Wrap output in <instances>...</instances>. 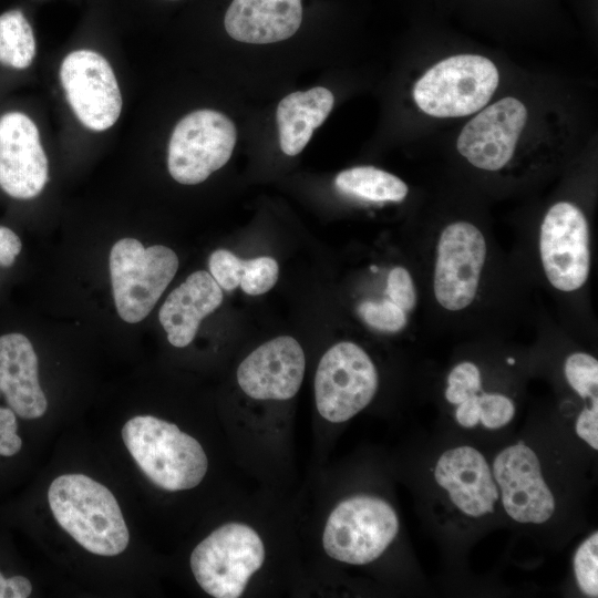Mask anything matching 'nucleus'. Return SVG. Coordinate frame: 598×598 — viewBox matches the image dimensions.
Instances as JSON below:
<instances>
[{
	"mask_svg": "<svg viewBox=\"0 0 598 598\" xmlns=\"http://www.w3.org/2000/svg\"><path fill=\"white\" fill-rule=\"evenodd\" d=\"M301 20V0H233L224 24L237 41L266 44L292 37Z\"/></svg>",
	"mask_w": 598,
	"mask_h": 598,
	"instance_id": "18",
	"label": "nucleus"
},
{
	"mask_svg": "<svg viewBox=\"0 0 598 598\" xmlns=\"http://www.w3.org/2000/svg\"><path fill=\"white\" fill-rule=\"evenodd\" d=\"M48 182V159L34 122L21 112L0 117V187L11 197L30 199Z\"/></svg>",
	"mask_w": 598,
	"mask_h": 598,
	"instance_id": "13",
	"label": "nucleus"
},
{
	"mask_svg": "<svg viewBox=\"0 0 598 598\" xmlns=\"http://www.w3.org/2000/svg\"><path fill=\"white\" fill-rule=\"evenodd\" d=\"M434 476L466 515L478 517L494 511L498 491L484 456L475 448L446 451L437 461Z\"/></svg>",
	"mask_w": 598,
	"mask_h": 598,
	"instance_id": "16",
	"label": "nucleus"
},
{
	"mask_svg": "<svg viewBox=\"0 0 598 598\" xmlns=\"http://www.w3.org/2000/svg\"><path fill=\"white\" fill-rule=\"evenodd\" d=\"M358 313L367 324L384 332L401 331L408 323V313L389 299L362 301Z\"/></svg>",
	"mask_w": 598,
	"mask_h": 598,
	"instance_id": "24",
	"label": "nucleus"
},
{
	"mask_svg": "<svg viewBox=\"0 0 598 598\" xmlns=\"http://www.w3.org/2000/svg\"><path fill=\"white\" fill-rule=\"evenodd\" d=\"M10 598H27L32 592V585L28 578L21 575L8 578Z\"/></svg>",
	"mask_w": 598,
	"mask_h": 598,
	"instance_id": "34",
	"label": "nucleus"
},
{
	"mask_svg": "<svg viewBox=\"0 0 598 598\" xmlns=\"http://www.w3.org/2000/svg\"><path fill=\"white\" fill-rule=\"evenodd\" d=\"M48 502L58 524L84 549L99 556H116L128 545L130 534L111 491L84 474L53 480Z\"/></svg>",
	"mask_w": 598,
	"mask_h": 598,
	"instance_id": "1",
	"label": "nucleus"
},
{
	"mask_svg": "<svg viewBox=\"0 0 598 598\" xmlns=\"http://www.w3.org/2000/svg\"><path fill=\"white\" fill-rule=\"evenodd\" d=\"M333 104V94L323 86L285 96L276 112L281 151L289 156L299 154L315 128L326 121Z\"/></svg>",
	"mask_w": 598,
	"mask_h": 598,
	"instance_id": "20",
	"label": "nucleus"
},
{
	"mask_svg": "<svg viewBox=\"0 0 598 598\" xmlns=\"http://www.w3.org/2000/svg\"><path fill=\"white\" fill-rule=\"evenodd\" d=\"M378 384L368 353L353 342H339L326 351L316 371L317 410L329 422H346L371 402Z\"/></svg>",
	"mask_w": 598,
	"mask_h": 598,
	"instance_id": "7",
	"label": "nucleus"
},
{
	"mask_svg": "<svg viewBox=\"0 0 598 598\" xmlns=\"http://www.w3.org/2000/svg\"><path fill=\"white\" fill-rule=\"evenodd\" d=\"M223 302V290L209 272L190 274L164 301L158 319L169 343L188 346L195 338L200 321Z\"/></svg>",
	"mask_w": 598,
	"mask_h": 598,
	"instance_id": "19",
	"label": "nucleus"
},
{
	"mask_svg": "<svg viewBox=\"0 0 598 598\" xmlns=\"http://www.w3.org/2000/svg\"><path fill=\"white\" fill-rule=\"evenodd\" d=\"M477 412L480 422L488 429H498L507 424L515 414L514 402L501 393L477 394Z\"/></svg>",
	"mask_w": 598,
	"mask_h": 598,
	"instance_id": "28",
	"label": "nucleus"
},
{
	"mask_svg": "<svg viewBox=\"0 0 598 598\" xmlns=\"http://www.w3.org/2000/svg\"><path fill=\"white\" fill-rule=\"evenodd\" d=\"M539 255L544 274L557 290L571 292L587 281L590 238L582 210L569 202L554 204L545 214L539 230Z\"/></svg>",
	"mask_w": 598,
	"mask_h": 598,
	"instance_id": "9",
	"label": "nucleus"
},
{
	"mask_svg": "<svg viewBox=\"0 0 598 598\" xmlns=\"http://www.w3.org/2000/svg\"><path fill=\"white\" fill-rule=\"evenodd\" d=\"M598 534L594 533L577 549L574 570L580 589L590 597L598 596Z\"/></svg>",
	"mask_w": 598,
	"mask_h": 598,
	"instance_id": "26",
	"label": "nucleus"
},
{
	"mask_svg": "<svg viewBox=\"0 0 598 598\" xmlns=\"http://www.w3.org/2000/svg\"><path fill=\"white\" fill-rule=\"evenodd\" d=\"M568 384L581 398H595L598 392V361L585 352L568 355L564 364Z\"/></svg>",
	"mask_w": 598,
	"mask_h": 598,
	"instance_id": "23",
	"label": "nucleus"
},
{
	"mask_svg": "<svg viewBox=\"0 0 598 598\" xmlns=\"http://www.w3.org/2000/svg\"><path fill=\"white\" fill-rule=\"evenodd\" d=\"M386 295L389 300L406 313L414 309L416 290L408 269L398 266L390 270L386 280Z\"/></svg>",
	"mask_w": 598,
	"mask_h": 598,
	"instance_id": "30",
	"label": "nucleus"
},
{
	"mask_svg": "<svg viewBox=\"0 0 598 598\" xmlns=\"http://www.w3.org/2000/svg\"><path fill=\"white\" fill-rule=\"evenodd\" d=\"M178 269L177 255L168 247H144L123 238L110 252V275L118 316L136 323L148 316Z\"/></svg>",
	"mask_w": 598,
	"mask_h": 598,
	"instance_id": "3",
	"label": "nucleus"
},
{
	"mask_svg": "<svg viewBox=\"0 0 598 598\" xmlns=\"http://www.w3.org/2000/svg\"><path fill=\"white\" fill-rule=\"evenodd\" d=\"M279 267L271 257H257L244 261L240 287L250 296H258L269 291L277 282Z\"/></svg>",
	"mask_w": 598,
	"mask_h": 598,
	"instance_id": "25",
	"label": "nucleus"
},
{
	"mask_svg": "<svg viewBox=\"0 0 598 598\" xmlns=\"http://www.w3.org/2000/svg\"><path fill=\"white\" fill-rule=\"evenodd\" d=\"M7 597H10L9 587H8V578H4V576L0 573V598H7Z\"/></svg>",
	"mask_w": 598,
	"mask_h": 598,
	"instance_id": "35",
	"label": "nucleus"
},
{
	"mask_svg": "<svg viewBox=\"0 0 598 598\" xmlns=\"http://www.w3.org/2000/svg\"><path fill=\"white\" fill-rule=\"evenodd\" d=\"M244 261L229 250H215L209 257V274L221 289L231 291L239 286Z\"/></svg>",
	"mask_w": 598,
	"mask_h": 598,
	"instance_id": "29",
	"label": "nucleus"
},
{
	"mask_svg": "<svg viewBox=\"0 0 598 598\" xmlns=\"http://www.w3.org/2000/svg\"><path fill=\"white\" fill-rule=\"evenodd\" d=\"M334 185L344 194L371 202H401L409 192L402 179L373 166L342 171L337 175Z\"/></svg>",
	"mask_w": 598,
	"mask_h": 598,
	"instance_id": "21",
	"label": "nucleus"
},
{
	"mask_svg": "<svg viewBox=\"0 0 598 598\" xmlns=\"http://www.w3.org/2000/svg\"><path fill=\"white\" fill-rule=\"evenodd\" d=\"M0 392L11 410L22 419L42 416L48 401L38 377V357L21 333L0 337Z\"/></svg>",
	"mask_w": 598,
	"mask_h": 598,
	"instance_id": "17",
	"label": "nucleus"
},
{
	"mask_svg": "<svg viewBox=\"0 0 598 598\" xmlns=\"http://www.w3.org/2000/svg\"><path fill=\"white\" fill-rule=\"evenodd\" d=\"M527 121L525 105L504 97L473 117L462 130L456 147L473 166L496 172L512 159Z\"/></svg>",
	"mask_w": 598,
	"mask_h": 598,
	"instance_id": "12",
	"label": "nucleus"
},
{
	"mask_svg": "<svg viewBox=\"0 0 598 598\" xmlns=\"http://www.w3.org/2000/svg\"><path fill=\"white\" fill-rule=\"evenodd\" d=\"M486 256V240L477 226L457 220L444 227L433 275L434 296L442 308L460 311L474 301Z\"/></svg>",
	"mask_w": 598,
	"mask_h": 598,
	"instance_id": "10",
	"label": "nucleus"
},
{
	"mask_svg": "<svg viewBox=\"0 0 598 598\" xmlns=\"http://www.w3.org/2000/svg\"><path fill=\"white\" fill-rule=\"evenodd\" d=\"M576 432L592 448H598V398L591 399L590 408L579 414L576 422Z\"/></svg>",
	"mask_w": 598,
	"mask_h": 598,
	"instance_id": "32",
	"label": "nucleus"
},
{
	"mask_svg": "<svg viewBox=\"0 0 598 598\" xmlns=\"http://www.w3.org/2000/svg\"><path fill=\"white\" fill-rule=\"evenodd\" d=\"M35 55L32 28L19 10L0 16V63L13 69H27Z\"/></svg>",
	"mask_w": 598,
	"mask_h": 598,
	"instance_id": "22",
	"label": "nucleus"
},
{
	"mask_svg": "<svg viewBox=\"0 0 598 598\" xmlns=\"http://www.w3.org/2000/svg\"><path fill=\"white\" fill-rule=\"evenodd\" d=\"M122 439L143 473L165 491L194 488L207 473L208 458L200 443L174 423L137 415L124 424Z\"/></svg>",
	"mask_w": 598,
	"mask_h": 598,
	"instance_id": "2",
	"label": "nucleus"
},
{
	"mask_svg": "<svg viewBox=\"0 0 598 598\" xmlns=\"http://www.w3.org/2000/svg\"><path fill=\"white\" fill-rule=\"evenodd\" d=\"M173 1H176V0H173Z\"/></svg>",
	"mask_w": 598,
	"mask_h": 598,
	"instance_id": "36",
	"label": "nucleus"
},
{
	"mask_svg": "<svg viewBox=\"0 0 598 598\" xmlns=\"http://www.w3.org/2000/svg\"><path fill=\"white\" fill-rule=\"evenodd\" d=\"M498 84V71L487 58L461 54L440 61L415 83L413 97L425 114L460 117L483 109Z\"/></svg>",
	"mask_w": 598,
	"mask_h": 598,
	"instance_id": "4",
	"label": "nucleus"
},
{
	"mask_svg": "<svg viewBox=\"0 0 598 598\" xmlns=\"http://www.w3.org/2000/svg\"><path fill=\"white\" fill-rule=\"evenodd\" d=\"M398 530L399 519L390 504L378 497L355 496L331 512L322 544L331 558L364 565L381 556Z\"/></svg>",
	"mask_w": 598,
	"mask_h": 598,
	"instance_id": "6",
	"label": "nucleus"
},
{
	"mask_svg": "<svg viewBox=\"0 0 598 598\" xmlns=\"http://www.w3.org/2000/svg\"><path fill=\"white\" fill-rule=\"evenodd\" d=\"M506 513L519 523L540 524L550 518L555 501L536 454L519 443L502 451L493 464Z\"/></svg>",
	"mask_w": 598,
	"mask_h": 598,
	"instance_id": "14",
	"label": "nucleus"
},
{
	"mask_svg": "<svg viewBox=\"0 0 598 598\" xmlns=\"http://www.w3.org/2000/svg\"><path fill=\"white\" fill-rule=\"evenodd\" d=\"M265 560L261 538L250 526L228 523L193 550L190 568L202 589L216 598H237Z\"/></svg>",
	"mask_w": 598,
	"mask_h": 598,
	"instance_id": "5",
	"label": "nucleus"
},
{
	"mask_svg": "<svg viewBox=\"0 0 598 598\" xmlns=\"http://www.w3.org/2000/svg\"><path fill=\"white\" fill-rule=\"evenodd\" d=\"M482 391L481 372L473 362L456 364L447 377L445 398L452 404H460Z\"/></svg>",
	"mask_w": 598,
	"mask_h": 598,
	"instance_id": "27",
	"label": "nucleus"
},
{
	"mask_svg": "<svg viewBox=\"0 0 598 598\" xmlns=\"http://www.w3.org/2000/svg\"><path fill=\"white\" fill-rule=\"evenodd\" d=\"M237 140L233 121L214 110L187 114L175 126L167 165L178 183L195 185L221 168L230 158Z\"/></svg>",
	"mask_w": 598,
	"mask_h": 598,
	"instance_id": "8",
	"label": "nucleus"
},
{
	"mask_svg": "<svg viewBox=\"0 0 598 598\" xmlns=\"http://www.w3.org/2000/svg\"><path fill=\"white\" fill-rule=\"evenodd\" d=\"M16 413L10 408L0 406V455L12 456L22 447V440L17 434Z\"/></svg>",
	"mask_w": 598,
	"mask_h": 598,
	"instance_id": "31",
	"label": "nucleus"
},
{
	"mask_svg": "<svg viewBox=\"0 0 598 598\" xmlns=\"http://www.w3.org/2000/svg\"><path fill=\"white\" fill-rule=\"evenodd\" d=\"M60 80L74 114L96 132L112 127L122 110L121 91L107 60L91 50L69 53L60 68Z\"/></svg>",
	"mask_w": 598,
	"mask_h": 598,
	"instance_id": "11",
	"label": "nucleus"
},
{
	"mask_svg": "<svg viewBox=\"0 0 598 598\" xmlns=\"http://www.w3.org/2000/svg\"><path fill=\"white\" fill-rule=\"evenodd\" d=\"M305 369L300 343L290 336H280L246 357L237 369V381L252 399L288 400L299 391Z\"/></svg>",
	"mask_w": 598,
	"mask_h": 598,
	"instance_id": "15",
	"label": "nucleus"
},
{
	"mask_svg": "<svg viewBox=\"0 0 598 598\" xmlns=\"http://www.w3.org/2000/svg\"><path fill=\"white\" fill-rule=\"evenodd\" d=\"M22 244L10 228L0 226V266L10 267L21 251Z\"/></svg>",
	"mask_w": 598,
	"mask_h": 598,
	"instance_id": "33",
	"label": "nucleus"
}]
</instances>
